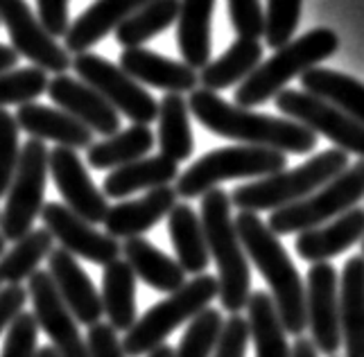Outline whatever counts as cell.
Listing matches in <instances>:
<instances>
[{
  "label": "cell",
  "mask_w": 364,
  "mask_h": 357,
  "mask_svg": "<svg viewBox=\"0 0 364 357\" xmlns=\"http://www.w3.org/2000/svg\"><path fill=\"white\" fill-rule=\"evenodd\" d=\"M188 109L208 132L242 145L267 147L283 154H308L317 147V134L301 122L229 105L206 88H195L188 100Z\"/></svg>",
  "instance_id": "obj_1"
},
{
  "label": "cell",
  "mask_w": 364,
  "mask_h": 357,
  "mask_svg": "<svg viewBox=\"0 0 364 357\" xmlns=\"http://www.w3.org/2000/svg\"><path fill=\"white\" fill-rule=\"evenodd\" d=\"M235 228L245 253L256 265V270L272 289V301L281 316L285 333L301 337L308 326L306 285L296 272L290 253L281 245L279 235H274L269 226L258 218V213L240 211L235 215Z\"/></svg>",
  "instance_id": "obj_2"
},
{
  "label": "cell",
  "mask_w": 364,
  "mask_h": 357,
  "mask_svg": "<svg viewBox=\"0 0 364 357\" xmlns=\"http://www.w3.org/2000/svg\"><path fill=\"white\" fill-rule=\"evenodd\" d=\"M231 197L213 188L202 197V226L210 258L218 265V299L222 308L237 314L251 297V270L231 213Z\"/></svg>",
  "instance_id": "obj_3"
},
{
  "label": "cell",
  "mask_w": 364,
  "mask_h": 357,
  "mask_svg": "<svg viewBox=\"0 0 364 357\" xmlns=\"http://www.w3.org/2000/svg\"><path fill=\"white\" fill-rule=\"evenodd\" d=\"M337 48H340V39L328 28L310 30L299 39L285 43L267 61H260V66L235 88V105L254 109L276 97L287 82L301 78L306 70L333 57Z\"/></svg>",
  "instance_id": "obj_4"
},
{
  "label": "cell",
  "mask_w": 364,
  "mask_h": 357,
  "mask_svg": "<svg viewBox=\"0 0 364 357\" xmlns=\"http://www.w3.org/2000/svg\"><path fill=\"white\" fill-rule=\"evenodd\" d=\"M348 168V154L342 149H326L294 170H283L269 176L256 178L229 193L231 203L240 211L260 213L279 211L310 197L315 190L326 186Z\"/></svg>",
  "instance_id": "obj_5"
},
{
  "label": "cell",
  "mask_w": 364,
  "mask_h": 357,
  "mask_svg": "<svg viewBox=\"0 0 364 357\" xmlns=\"http://www.w3.org/2000/svg\"><path fill=\"white\" fill-rule=\"evenodd\" d=\"M218 299V278L208 274L195 276L177 292L154 303L136 324L127 330L122 348L127 357H147L154 348L163 346L166 339L183 324H191Z\"/></svg>",
  "instance_id": "obj_6"
},
{
  "label": "cell",
  "mask_w": 364,
  "mask_h": 357,
  "mask_svg": "<svg viewBox=\"0 0 364 357\" xmlns=\"http://www.w3.org/2000/svg\"><path fill=\"white\" fill-rule=\"evenodd\" d=\"M287 156L283 151L251 145L220 147L195 161L181 176H177V195L181 199L204 197L208 190L218 188L231 178H262L283 172Z\"/></svg>",
  "instance_id": "obj_7"
},
{
  "label": "cell",
  "mask_w": 364,
  "mask_h": 357,
  "mask_svg": "<svg viewBox=\"0 0 364 357\" xmlns=\"http://www.w3.org/2000/svg\"><path fill=\"white\" fill-rule=\"evenodd\" d=\"M364 197V159L348 165V168L331 178L328 183L315 190L310 197L301 199L290 206L269 213V231L274 235L304 233L331 220L340 218L346 211L355 208Z\"/></svg>",
  "instance_id": "obj_8"
},
{
  "label": "cell",
  "mask_w": 364,
  "mask_h": 357,
  "mask_svg": "<svg viewBox=\"0 0 364 357\" xmlns=\"http://www.w3.org/2000/svg\"><path fill=\"white\" fill-rule=\"evenodd\" d=\"M50 174V151L43 140L30 138L21 147L18 168L7 190L5 208L0 213V233L5 240L16 242L32 231L36 218L46 206V181Z\"/></svg>",
  "instance_id": "obj_9"
},
{
  "label": "cell",
  "mask_w": 364,
  "mask_h": 357,
  "mask_svg": "<svg viewBox=\"0 0 364 357\" xmlns=\"http://www.w3.org/2000/svg\"><path fill=\"white\" fill-rule=\"evenodd\" d=\"M73 70L84 84L102 95L118 113L127 116L134 124H147L159 118V102L145 88L132 80L120 66H114L95 53L73 57Z\"/></svg>",
  "instance_id": "obj_10"
},
{
  "label": "cell",
  "mask_w": 364,
  "mask_h": 357,
  "mask_svg": "<svg viewBox=\"0 0 364 357\" xmlns=\"http://www.w3.org/2000/svg\"><path fill=\"white\" fill-rule=\"evenodd\" d=\"M274 100L276 109L290 120H296L310 132L326 136L346 154H358L364 159V124L350 118L348 113L306 91H294V88H283Z\"/></svg>",
  "instance_id": "obj_11"
},
{
  "label": "cell",
  "mask_w": 364,
  "mask_h": 357,
  "mask_svg": "<svg viewBox=\"0 0 364 357\" xmlns=\"http://www.w3.org/2000/svg\"><path fill=\"white\" fill-rule=\"evenodd\" d=\"M0 23H5L16 55L30 59L36 68L64 75L73 66L66 48L55 41L25 0H0Z\"/></svg>",
  "instance_id": "obj_12"
},
{
  "label": "cell",
  "mask_w": 364,
  "mask_h": 357,
  "mask_svg": "<svg viewBox=\"0 0 364 357\" xmlns=\"http://www.w3.org/2000/svg\"><path fill=\"white\" fill-rule=\"evenodd\" d=\"M28 297L34 305V319L48 335L50 346L59 357H89L86 339L80 333L77 319L73 316L64 299L50 278L48 270H36L28 278Z\"/></svg>",
  "instance_id": "obj_13"
},
{
  "label": "cell",
  "mask_w": 364,
  "mask_h": 357,
  "mask_svg": "<svg viewBox=\"0 0 364 357\" xmlns=\"http://www.w3.org/2000/svg\"><path fill=\"white\" fill-rule=\"evenodd\" d=\"M306 316L317 353L333 357L342 346L340 278L331 262H315L308 270Z\"/></svg>",
  "instance_id": "obj_14"
},
{
  "label": "cell",
  "mask_w": 364,
  "mask_h": 357,
  "mask_svg": "<svg viewBox=\"0 0 364 357\" xmlns=\"http://www.w3.org/2000/svg\"><path fill=\"white\" fill-rule=\"evenodd\" d=\"M41 222L46 231L61 245V249L93 265L107 267L109 262L118 260L122 253V245L116 238L97 231L95 224L75 215L66 203L48 201L41 211Z\"/></svg>",
  "instance_id": "obj_15"
},
{
  "label": "cell",
  "mask_w": 364,
  "mask_h": 357,
  "mask_svg": "<svg viewBox=\"0 0 364 357\" xmlns=\"http://www.w3.org/2000/svg\"><path fill=\"white\" fill-rule=\"evenodd\" d=\"M50 174L55 178L59 195L64 197L66 206L80 215L82 220L100 224L109 213V201L105 193H100L93 178L86 172V165L70 147H55L50 151Z\"/></svg>",
  "instance_id": "obj_16"
},
{
  "label": "cell",
  "mask_w": 364,
  "mask_h": 357,
  "mask_svg": "<svg viewBox=\"0 0 364 357\" xmlns=\"http://www.w3.org/2000/svg\"><path fill=\"white\" fill-rule=\"evenodd\" d=\"M46 93L61 111L70 113L75 120L86 124L93 134L109 138L120 132L118 111L89 84L73 80L70 75H55L48 82Z\"/></svg>",
  "instance_id": "obj_17"
},
{
  "label": "cell",
  "mask_w": 364,
  "mask_h": 357,
  "mask_svg": "<svg viewBox=\"0 0 364 357\" xmlns=\"http://www.w3.org/2000/svg\"><path fill=\"white\" fill-rule=\"evenodd\" d=\"M48 274L53 278V283L59 292V297L64 299L73 316L77 319V324L95 326L100 324L105 310L100 292L95 289L93 280L84 272V267L75 260L73 253L66 249H53L48 256Z\"/></svg>",
  "instance_id": "obj_18"
},
{
  "label": "cell",
  "mask_w": 364,
  "mask_h": 357,
  "mask_svg": "<svg viewBox=\"0 0 364 357\" xmlns=\"http://www.w3.org/2000/svg\"><path fill=\"white\" fill-rule=\"evenodd\" d=\"M177 190L172 186H161L154 190H147V195L141 199L120 201L116 206H111L105 218V231L111 238H143L147 231L168 218L170 211L177 206Z\"/></svg>",
  "instance_id": "obj_19"
},
{
  "label": "cell",
  "mask_w": 364,
  "mask_h": 357,
  "mask_svg": "<svg viewBox=\"0 0 364 357\" xmlns=\"http://www.w3.org/2000/svg\"><path fill=\"white\" fill-rule=\"evenodd\" d=\"M120 68L132 80L143 82L168 93H188L195 91L199 84V73L183 61L161 57L147 48H127L120 55Z\"/></svg>",
  "instance_id": "obj_20"
},
{
  "label": "cell",
  "mask_w": 364,
  "mask_h": 357,
  "mask_svg": "<svg viewBox=\"0 0 364 357\" xmlns=\"http://www.w3.org/2000/svg\"><path fill=\"white\" fill-rule=\"evenodd\" d=\"M149 0H95L70 23L66 32V53L82 55L114 32L122 21H127L138 9L145 7Z\"/></svg>",
  "instance_id": "obj_21"
},
{
  "label": "cell",
  "mask_w": 364,
  "mask_h": 357,
  "mask_svg": "<svg viewBox=\"0 0 364 357\" xmlns=\"http://www.w3.org/2000/svg\"><path fill=\"white\" fill-rule=\"evenodd\" d=\"M18 129L28 132L32 138L39 140H53L59 147L70 149H89L93 145V132L80 120H75L70 113L30 102V105L18 107L16 113Z\"/></svg>",
  "instance_id": "obj_22"
},
{
  "label": "cell",
  "mask_w": 364,
  "mask_h": 357,
  "mask_svg": "<svg viewBox=\"0 0 364 357\" xmlns=\"http://www.w3.org/2000/svg\"><path fill=\"white\" fill-rule=\"evenodd\" d=\"M364 238V208H350L340 218L299 233L294 247L308 262H328Z\"/></svg>",
  "instance_id": "obj_23"
},
{
  "label": "cell",
  "mask_w": 364,
  "mask_h": 357,
  "mask_svg": "<svg viewBox=\"0 0 364 357\" xmlns=\"http://www.w3.org/2000/svg\"><path fill=\"white\" fill-rule=\"evenodd\" d=\"M122 256L134 270L136 278H141L145 285H149L156 292L172 294V292H177L179 287L186 285V272L181 270V265L166 256V253L156 249L145 238L124 240Z\"/></svg>",
  "instance_id": "obj_24"
},
{
  "label": "cell",
  "mask_w": 364,
  "mask_h": 357,
  "mask_svg": "<svg viewBox=\"0 0 364 357\" xmlns=\"http://www.w3.org/2000/svg\"><path fill=\"white\" fill-rule=\"evenodd\" d=\"M340 328L346 357H364V256L348 258L342 272Z\"/></svg>",
  "instance_id": "obj_25"
},
{
  "label": "cell",
  "mask_w": 364,
  "mask_h": 357,
  "mask_svg": "<svg viewBox=\"0 0 364 357\" xmlns=\"http://www.w3.org/2000/svg\"><path fill=\"white\" fill-rule=\"evenodd\" d=\"M179 176V163L166 159L163 154L138 159L122 168L111 170L105 176L102 193L107 199H124L138 190H154L161 186H170Z\"/></svg>",
  "instance_id": "obj_26"
},
{
  "label": "cell",
  "mask_w": 364,
  "mask_h": 357,
  "mask_svg": "<svg viewBox=\"0 0 364 357\" xmlns=\"http://www.w3.org/2000/svg\"><path fill=\"white\" fill-rule=\"evenodd\" d=\"M168 231L181 270L193 276L204 274L210 262V253L206 247L202 218L197 211L188 203H177L168 215Z\"/></svg>",
  "instance_id": "obj_27"
},
{
  "label": "cell",
  "mask_w": 364,
  "mask_h": 357,
  "mask_svg": "<svg viewBox=\"0 0 364 357\" xmlns=\"http://www.w3.org/2000/svg\"><path fill=\"white\" fill-rule=\"evenodd\" d=\"M215 0H181L177 18V46L195 70H202L210 61V16Z\"/></svg>",
  "instance_id": "obj_28"
},
{
  "label": "cell",
  "mask_w": 364,
  "mask_h": 357,
  "mask_svg": "<svg viewBox=\"0 0 364 357\" xmlns=\"http://www.w3.org/2000/svg\"><path fill=\"white\" fill-rule=\"evenodd\" d=\"M102 310L109 319V326L116 330H127L136 324V274L127 260H114L102 272Z\"/></svg>",
  "instance_id": "obj_29"
},
{
  "label": "cell",
  "mask_w": 364,
  "mask_h": 357,
  "mask_svg": "<svg viewBox=\"0 0 364 357\" xmlns=\"http://www.w3.org/2000/svg\"><path fill=\"white\" fill-rule=\"evenodd\" d=\"M301 86L306 88V93L328 102L364 124V84L355 78L315 66L301 75Z\"/></svg>",
  "instance_id": "obj_30"
},
{
  "label": "cell",
  "mask_w": 364,
  "mask_h": 357,
  "mask_svg": "<svg viewBox=\"0 0 364 357\" xmlns=\"http://www.w3.org/2000/svg\"><path fill=\"white\" fill-rule=\"evenodd\" d=\"M247 310L249 337L254 339L256 357H292V346L287 341V333L267 292H251Z\"/></svg>",
  "instance_id": "obj_31"
},
{
  "label": "cell",
  "mask_w": 364,
  "mask_h": 357,
  "mask_svg": "<svg viewBox=\"0 0 364 357\" xmlns=\"http://www.w3.org/2000/svg\"><path fill=\"white\" fill-rule=\"evenodd\" d=\"M262 46L254 39H237L227 53L215 61H208L199 73V82L206 91H224V88L242 84L251 73L260 66Z\"/></svg>",
  "instance_id": "obj_32"
},
{
  "label": "cell",
  "mask_w": 364,
  "mask_h": 357,
  "mask_svg": "<svg viewBox=\"0 0 364 357\" xmlns=\"http://www.w3.org/2000/svg\"><path fill=\"white\" fill-rule=\"evenodd\" d=\"M152 147V129L147 124H132L129 129H122L100 140V143H93L86 149V161H89L93 170H116L138 159H145V154H149Z\"/></svg>",
  "instance_id": "obj_33"
},
{
  "label": "cell",
  "mask_w": 364,
  "mask_h": 357,
  "mask_svg": "<svg viewBox=\"0 0 364 357\" xmlns=\"http://www.w3.org/2000/svg\"><path fill=\"white\" fill-rule=\"evenodd\" d=\"M159 147L161 154L174 163H183L193 156L191 109L181 93H168L159 102Z\"/></svg>",
  "instance_id": "obj_34"
},
{
  "label": "cell",
  "mask_w": 364,
  "mask_h": 357,
  "mask_svg": "<svg viewBox=\"0 0 364 357\" xmlns=\"http://www.w3.org/2000/svg\"><path fill=\"white\" fill-rule=\"evenodd\" d=\"M181 0H149L145 7H141L132 14L127 21H122L116 32V41L127 48H143L149 39L163 30H168L170 25L179 18Z\"/></svg>",
  "instance_id": "obj_35"
},
{
  "label": "cell",
  "mask_w": 364,
  "mask_h": 357,
  "mask_svg": "<svg viewBox=\"0 0 364 357\" xmlns=\"http://www.w3.org/2000/svg\"><path fill=\"white\" fill-rule=\"evenodd\" d=\"M55 238L50 235L46 228H32L30 233H25L21 240L14 242V247L5 251V256L0 258V276L7 285H21L23 280H28L36 270H39L41 260H46L53 251Z\"/></svg>",
  "instance_id": "obj_36"
},
{
  "label": "cell",
  "mask_w": 364,
  "mask_h": 357,
  "mask_svg": "<svg viewBox=\"0 0 364 357\" xmlns=\"http://www.w3.org/2000/svg\"><path fill=\"white\" fill-rule=\"evenodd\" d=\"M48 75L46 70L28 66V68H11L0 73V109L9 105H30L36 102L39 95L48 91Z\"/></svg>",
  "instance_id": "obj_37"
},
{
  "label": "cell",
  "mask_w": 364,
  "mask_h": 357,
  "mask_svg": "<svg viewBox=\"0 0 364 357\" xmlns=\"http://www.w3.org/2000/svg\"><path fill=\"white\" fill-rule=\"evenodd\" d=\"M224 319L215 308H206L188 324L174 357H210L215 353Z\"/></svg>",
  "instance_id": "obj_38"
},
{
  "label": "cell",
  "mask_w": 364,
  "mask_h": 357,
  "mask_svg": "<svg viewBox=\"0 0 364 357\" xmlns=\"http://www.w3.org/2000/svg\"><path fill=\"white\" fill-rule=\"evenodd\" d=\"M301 3L304 0H267L265 11V39L272 48H283L290 43L299 28Z\"/></svg>",
  "instance_id": "obj_39"
},
{
  "label": "cell",
  "mask_w": 364,
  "mask_h": 357,
  "mask_svg": "<svg viewBox=\"0 0 364 357\" xmlns=\"http://www.w3.org/2000/svg\"><path fill=\"white\" fill-rule=\"evenodd\" d=\"M18 122L9 111L0 109V197L7 195L18 168Z\"/></svg>",
  "instance_id": "obj_40"
},
{
  "label": "cell",
  "mask_w": 364,
  "mask_h": 357,
  "mask_svg": "<svg viewBox=\"0 0 364 357\" xmlns=\"http://www.w3.org/2000/svg\"><path fill=\"white\" fill-rule=\"evenodd\" d=\"M36 339H39V324L34 314L21 312L5 333L0 357H36Z\"/></svg>",
  "instance_id": "obj_41"
},
{
  "label": "cell",
  "mask_w": 364,
  "mask_h": 357,
  "mask_svg": "<svg viewBox=\"0 0 364 357\" xmlns=\"http://www.w3.org/2000/svg\"><path fill=\"white\" fill-rule=\"evenodd\" d=\"M229 16L237 39L258 41L265 34V11L260 0H229Z\"/></svg>",
  "instance_id": "obj_42"
},
{
  "label": "cell",
  "mask_w": 364,
  "mask_h": 357,
  "mask_svg": "<svg viewBox=\"0 0 364 357\" xmlns=\"http://www.w3.org/2000/svg\"><path fill=\"white\" fill-rule=\"evenodd\" d=\"M249 324L240 314H231L222 326L218 346L213 357H247L249 346Z\"/></svg>",
  "instance_id": "obj_43"
},
{
  "label": "cell",
  "mask_w": 364,
  "mask_h": 357,
  "mask_svg": "<svg viewBox=\"0 0 364 357\" xmlns=\"http://www.w3.org/2000/svg\"><path fill=\"white\" fill-rule=\"evenodd\" d=\"M86 348H89V357H127L122 348V339L109 324L100 321L89 328L86 335Z\"/></svg>",
  "instance_id": "obj_44"
},
{
  "label": "cell",
  "mask_w": 364,
  "mask_h": 357,
  "mask_svg": "<svg viewBox=\"0 0 364 357\" xmlns=\"http://www.w3.org/2000/svg\"><path fill=\"white\" fill-rule=\"evenodd\" d=\"M39 9V21L43 28L55 36H66L70 28V14H68V0H36Z\"/></svg>",
  "instance_id": "obj_45"
},
{
  "label": "cell",
  "mask_w": 364,
  "mask_h": 357,
  "mask_svg": "<svg viewBox=\"0 0 364 357\" xmlns=\"http://www.w3.org/2000/svg\"><path fill=\"white\" fill-rule=\"evenodd\" d=\"M28 303V289L23 285H7L0 289V335L7 333L11 321L23 312Z\"/></svg>",
  "instance_id": "obj_46"
},
{
  "label": "cell",
  "mask_w": 364,
  "mask_h": 357,
  "mask_svg": "<svg viewBox=\"0 0 364 357\" xmlns=\"http://www.w3.org/2000/svg\"><path fill=\"white\" fill-rule=\"evenodd\" d=\"M292 357H319V353L315 348V343L301 335V337H296L294 346H292Z\"/></svg>",
  "instance_id": "obj_47"
},
{
  "label": "cell",
  "mask_w": 364,
  "mask_h": 357,
  "mask_svg": "<svg viewBox=\"0 0 364 357\" xmlns=\"http://www.w3.org/2000/svg\"><path fill=\"white\" fill-rule=\"evenodd\" d=\"M16 63H18L16 50L0 43V73H7V70H11V68H16Z\"/></svg>",
  "instance_id": "obj_48"
},
{
  "label": "cell",
  "mask_w": 364,
  "mask_h": 357,
  "mask_svg": "<svg viewBox=\"0 0 364 357\" xmlns=\"http://www.w3.org/2000/svg\"><path fill=\"white\" fill-rule=\"evenodd\" d=\"M147 357H174V348H170L168 343H163V346L154 348V351L149 353Z\"/></svg>",
  "instance_id": "obj_49"
},
{
  "label": "cell",
  "mask_w": 364,
  "mask_h": 357,
  "mask_svg": "<svg viewBox=\"0 0 364 357\" xmlns=\"http://www.w3.org/2000/svg\"><path fill=\"white\" fill-rule=\"evenodd\" d=\"M36 357H59V355L53 346H43V348L36 351Z\"/></svg>",
  "instance_id": "obj_50"
},
{
  "label": "cell",
  "mask_w": 364,
  "mask_h": 357,
  "mask_svg": "<svg viewBox=\"0 0 364 357\" xmlns=\"http://www.w3.org/2000/svg\"><path fill=\"white\" fill-rule=\"evenodd\" d=\"M5 242H7V240L3 238V233H0V256H5V249H7V247H5Z\"/></svg>",
  "instance_id": "obj_51"
},
{
  "label": "cell",
  "mask_w": 364,
  "mask_h": 357,
  "mask_svg": "<svg viewBox=\"0 0 364 357\" xmlns=\"http://www.w3.org/2000/svg\"><path fill=\"white\" fill-rule=\"evenodd\" d=\"M362 256H364V238H362Z\"/></svg>",
  "instance_id": "obj_52"
},
{
  "label": "cell",
  "mask_w": 364,
  "mask_h": 357,
  "mask_svg": "<svg viewBox=\"0 0 364 357\" xmlns=\"http://www.w3.org/2000/svg\"><path fill=\"white\" fill-rule=\"evenodd\" d=\"M0 285H3V276H0Z\"/></svg>",
  "instance_id": "obj_53"
},
{
  "label": "cell",
  "mask_w": 364,
  "mask_h": 357,
  "mask_svg": "<svg viewBox=\"0 0 364 357\" xmlns=\"http://www.w3.org/2000/svg\"><path fill=\"white\" fill-rule=\"evenodd\" d=\"M333 357H335V355H333Z\"/></svg>",
  "instance_id": "obj_54"
}]
</instances>
